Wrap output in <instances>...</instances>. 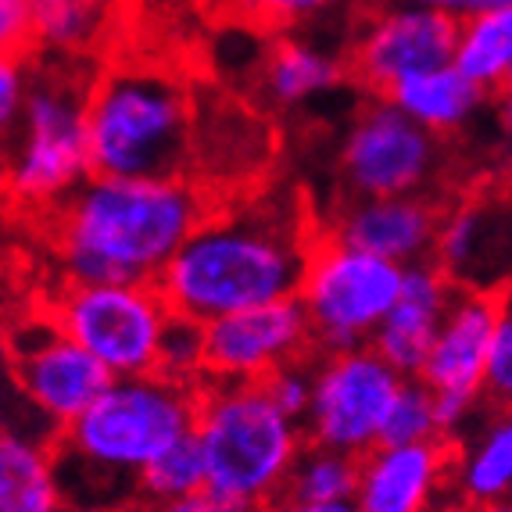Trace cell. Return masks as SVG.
I'll use <instances>...</instances> for the list:
<instances>
[{"mask_svg":"<svg viewBox=\"0 0 512 512\" xmlns=\"http://www.w3.org/2000/svg\"><path fill=\"white\" fill-rule=\"evenodd\" d=\"M319 219L287 187L248 194L212 208L158 276L172 312L197 323L233 316L269 301L298 298Z\"/></svg>","mask_w":512,"mask_h":512,"instance_id":"6da1fadb","label":"cell"},{"mask_svg":"<svg viewBox=\"0 0 512 512\" xmlns=\"http://www.w3.org/2000/svg\"><path fill=\"white\" fill-rule=\"evenodd\" d=\"M212 212L190 176H90L47 215L54 262L72 283H158Z\"/></svg>","mask_w":512,"mask_h":512,"instance_id":"7a4b0ae2","label":"cell"},{"mask_svg":"<svg viewBox=\"0 0 512 512\" xmlns=\"http://www.w3.org/2000/svg\"><path fill=\"white\" fill-rule=\"evenodd\" d=\"M197 409L201 387L162 373L115 376L54 444L65 502L79 512H115L140 498V473L194 434Z\"/></svg>","mask_w":512,"mask_h":512,"instance_id":"3957f363","label":"cell"},{"mask_svg":"<svg viewBox=\"0 0 512 512\" xmlns=\"http://www.w3.org/2000/svg\"><path fill=\"white\" fill-rule=\"evenodd\" d=\"M86 137L97 176H187L194 97L165 69L115 65L90 83Z\"/></svg>","mask_w":512,"mask_h":512,"instance_id":"277c9868","label":"cell"},{"mask_svg":"<svg viewBox=\"0 0 512 512\" xmlns=\"http://www.w3.org/2000/svg\"><path fill=\"white\" fill-rule=\"evenodd\" d=\"M194 437L208 470V491L248 512L287 495L308 434L269 398L262 384H201Z\"/></svg>","mask_w":512,"mask_h":512,"instance_id":"5b68a950","label":"cell"},{"mask_svg":"<svg viewBox=\"0 0 512 512\" xmlns=\"http://www.w3.org/2000/svg\"><path fill=\"white\" fill-rule=\"evenodd\" d=\"M90 83L79 76V61H43L33 54L26 108L15 133L4 137L8 201L22 215L47 219L94 176L86 137Z\"/></svg>","mask_w":512,"mask_h":512,"instance_id":"8992f818","label":"cell"},{"mask_svg":"<svg viewBox=\"0 0 512 512\" xmlns=\"http://www.w3.org/2000/svg\"><path fill=\"white\" fill-rule=\"evenodd\" d=\"M341 197L427 194L448 201V140L412 122L387 97L355 111L337 151Z\"/></svg>","mask_w":512,"mask_h":512,"instance_id":"52a82bcc","label":"cell"},{"mask_svg":"<svg viewBox=\"0 0 512 512\" xmlns=\"http://www.w3.org/2000/svg\"><path fill=\"white\" fill-rule=\"evenodd\" d=\"M405 269L373 251L351 248L319 233L308 258L298 301L312 323L319 351H348L373 344L376 330L391 316L405 287Z\"/></svg>","mask_w":512,"mask_h":512,"instance_id":"ba28073f","label":"cell"},{"mask_svg":"<svg viewBox=\"0 0 512 512\" xmlns=\"http://www.w3.org/2000/svg\"><path fill=\"white\" fill-rule=\"evenodd\" d=\"M51 319L83 344L111 376H144L158 369L172 305L158 283H72L61 280L47 298Z\"/></svg>","mask_w":512,"mask_h":512,"instance_id":"9c48e42d","label":"cell"},{"mask_svg":"<svg viewBox=\"0 0 512 512\" xmlns=\"http://www.w3.org/2000/svg\"><path fill=\"white\" fill-rule=\"evenodd\" d=\"M312 366H316V391L305 416L308 444H323L355 459L380 448L387 416L405 376L373 344L319 351Z\"/></svg>","mask_w":512,"mask_h":512,"instance_id":"30bf717a","label":"cell"},{"mask_svg":"<svg viewBox=\"0 0 512 512\" xmlns=\"http://www.w3.org/2000/svg\"><path fill=\"white\" fill-rule=\"evenodd\" d=\"M455 43L459 22L452 15L402 0H362L344 54L351 83L369 97H387L402 79L452 65Z\"/></svg>","mask_w":512,"mask_h":512,"instance_id":"8fae6325","label":"cell"},{"mask_svg":"<svg viewBox=\"0 0 512 512\" xmlns=\"http://www.w3.org/2000/svg\"><path fill=\"white\" fill-rule=\"evenodd\" d=\"M8 351L11 384H15L22 409L33 412L43 427L54 430L58 437L115 380L104 362H97L83 344H76L54 323L47 308L15 319Z\"/></svg>","mask_w":512,"mask_h":512,"instance_id":"7c38bea8","label":"cell"},{"mask_svg":"<svg viewBox=\"0 0 512 512\" xmlns=\"http://www.w3.org/2000/svg\"><path fill=\"white\" fill-rule=\"evenodd\" d=\"M434 262L459 291H512V187H484L444 201Z\"/></svg>","mask_w":512,"mask_h":512,"instance_id":"4fadbf2b","label":"cell"},{"mask_svg":"<svg viewBox=\"0 0 512 512\" xmlns=\"http://www.w3.org/2000/svg\"><path fill=\"white\" fill-rule=\"evenodd\" d=\"M205 326L212 384H262L276 369L319 355L312 323L298 298L244 308Z\"/></svg>","mask_w":512,"mask_h":512,"instance_id":"5bb4252c","label":"cell"},{"mask_svg":"<svg viewBox=\"0 0 512 512\" xmlns=\"http://www.w3.org/2000/svg\"><path fill=\"white\" fill-rule=\"evenodd\" d=\"M441 212V197L427 194L341 197L330 212L319 215V233L398 265H419L434 262Z\"/></svg>","mask_w":512,"mask_h":512,"instance_id":"9a60e30c","label":"cell"},{"mask_svg":"<svg viewBox=\"0 0 512 512\" xmlns=\"http://www.w3.org/2000/svg\"><path fill=\"white\" fill-rule=\"evenodd\" d=\"M455 502V441L380 444L359 459V512H437Z\"/></svg>","mask_w":512,"mask_h":512,"instance_id":"2e32d148","label":"cell"},{"mask_svg":"<svg viewBox=\"0 0 512 512\" xmlns=\"http://www.w3.org/2000/svg\"><path fill=\"white\" fill-rule=\"evenodd\" d=\"M502 298L498 294L459 291L441 323L430 359L419 380L437 398H466V402H487L484 380L491 348H495Z\"/></svg>","mask_w":512,"mask_h":512,"instance_id":"e0dca14e","label":"cell"},{"mask_svg":"<svg viewBox=\"0 0 512 512\" xmlns=\"http://www.w3.org/2000/svg\"><path fill=\"white\" fill-rule=\"evenodd\" d=\"M455 294H459V287L441 273L437 262L409 265L402 298L391 308L384 326L376 330L373 348L402 376H419L427 366L430 348L441 333V323L452 308Z\"/></svg>","mask_w":512,"mask_h":512,"instance_id":"ac0fdd59","label":"cell"},{"mask_svg":"<svg viewBox=\"0 0 512 512\" xmlns=\"http://www.w3.org/2000/svg\"><path fill=\"white\" fill-rule=\"evenodd\" d=\"M348 83V54L305 33L280 36L262 61V97L276 111H305Z\"/></svg>","mask_w":512,"mask_h":512,"instance_id":"d6986e66","label":"cell"},{"mask_svg":"<svg viewBox=\"0 0 512 512\" xmlns=\"http://www.w3.org/2000/svg\"><path fill=\"white\" fill-rule=\"evenodd\" d=\"M512 498V409H491L455 444V502L487 505Z\"/></svg>","mask_w":512,"mask_h":512,"instance_id":"ffe728a7","label":"cell"},{"mask_svg":"<svg viewBox=\"0 0 512 512\" xmlns=\"http://www.w3.org/2000/svg\"><path fill=\"white\" fill-rule=\"evenodd\" d=\"M387 101L394 108H402L412 122L430 129L434 137L448 140L477 122V115L487 104V94L477 83H470V79L462 76L455 65H441V69L402 79L387 94Z\"/></svg>","mask_w":512,"mask_h":512,"instance_id":"44dd1931","label":"cell"},{"mask_svg":"<svg viewBox=\"0 0 512 512\" xmlns=\"http://www.w3.org/2000/svg\"><path fill=\"white\" fill-rule=\"evenodd\" d=\"M54 441L4 430L0 437V512H65Z\"/></svg>","mask_w":512,"mask_h":512,"instance_id":"7402d4cb","label":"cell"},{"mask_svg":"<svg viewBox=\"0 0 512 512\" xmlns=\"http://www.w3.org/2000/svg\"><path fill=\"white\" fill-rule=\"evenodd\" d=\"M33 4V54L83 61L108 40L119 0H29Z\"/></svg>","mask_w":512,"mask_h":512,"instance_id":"603a6c76","label":"cell"},{"mask_svg":"<svg viewBox=\"0 0 512 512\" xmlns=\"http://www.w3.org/2000/svg\"><path fill=\"white\" fill-rule=\"evenodd\" d=\"M452 65L487 97L505 94L512 86V8L484 11L459 22Z\"/></svg>","mask_w":512,"mask_h":512,"instance_id":"cb8c5ba5","label":"cell"},{"mask_svg":"<svg viewBox=\"0 0 512 512\" xmlns=\"http://www.w3.org/2000/svg\"><path fill=\"white\" fill-rule=\"evenodd\" d=\"M355 487H359V459L355 455L333 452L323 444H305L283 498H298V502H355Z\"/></svg>","mask_w":512,"mask_h":512,"instance_id":"d4e9b609","label":"cell"},{"mask_svg":"<svg viewBox=\"0 0 512 512\" xmlns=\"http://www.w3.org/2000/svg\"><path fill=\"white\" fill-rule=\"evenodd\" d=\"M140 502L147 505H165L176 502V498H187L205 491L208 487V470H205V455H201V444L197 437H183L176 441L165 455L147 466L140 473Z\"/></svg>","mask_w":512,"mask_h":512,"instance_id":"484cf974","label":"cell"},{"mask_svg":"<svg viewBox=\"0 0 512 512\" xmlns=\"http://www.w3.org/2000/svg\"><path fill=\"white\" fill-rule=\"evenodd\" d=\"M154 373H162L187 387L208 384V326L190 316H180V312H172Z\"/></svg>","mask_w":512,"mask_h":512,"instance_id":"4316f807","label":"cell"},{"mask_svg":"<svg viewBox=\"0 0 512 512\" xmlns=\"http://www.w3.org/2000/svg\"><path fill=\"white\" fill-rule=\"evenodd\" d=\"M222 4L251 26L294 33V29L316 26L344 8H359L362 0H222Z\"/></svg>","mask_w":512,"mask_h":512,"instance_id":"83f0119b","label":"cell"},{"mask_svg":"<svg viewBox=\"0 0 512 512\" xmlns=\"http://www.w3.org/2000/svg\"><path fill=\"white\" fill-rule=\"evenodd\" d=\"M434 437H441L437 394L419 376H405L402 391L394 398L391 416H387L384 444H416V441H434Z\"/></svg>","mask_w":512,"mask_h":512,"instance_id":"f1b7e54d","label":"cell"},{"mask_svg":"<svg viewBox=\"0 0 512 512\" xmlns=\"http://www.w3.org/2000/svg\"><path fill=\"white\" fill-rule=\"evenodd\" d=\"M316 359H301V362H291V366L276 369L273 376H265L262 387L269 391L276 405L291 419H298L301 427H305V416L312 409V391H316Z\"/></svg>","mask_w":512,"mask_h":512,"instance_id":"f546056e","label":"cell"},{"mask_svg":"<svg viewBox=\"0 0 512 512\" xmlns=\"http://www.w3.org/2000/svg\"><path fill=\"white\" fill-rule=\"evenodd\" d=\"M484 398L491 409H512V291L502 298L495 348H491V362H487Z\"/></svg>","mask_w":512,"mask_h":512,"instance_id":"4dcf8cb0","label":"cell"},{"mask_svg":"<svg viewBox=\"0 0 512 512\" xmlns=\"http://www.w3.org/2000/svg\"><path fill=\"white\" fill-rule=\"evenodd\" d=\"M0 40H4V54H18V58L33 54V4L29 0H0Z\"/></svg>","mask_w":512,"mask_h":512,"instance_id":"1f68e13d","label":"cell"},{"mask_svg":"<svg viewBox=\"0 0 512 512\" xmlns=\"http://www.w3.org/2000/svg\"><path fill=\"white\" fill-rule=\"evenodd\" d=\"M402 4H419V8L441 11V15H452L455 22H466V18L484 15V11L512 8V0H402Z\"/></svg>","mask_w":512,"mask_h":512,"instance_id":"d6a6232c","label":"cell"},{"mask_svg":"<svg viewBox=\"0 0 512 512\" xmlns=\"http://www.w3.org/2000/svg\"><path fill=\"white\" fill-rule=\"evenodd\" d=\"M151 512H248V509L226 502L222 495H215V491L205 487V491H197V495L176 498V502H165V505H151Z\"/></svg>","mask_w":512,"mask_h":512,"instance_id":"836d02e7","label":"cell"},{"mask_svg":"<svg viewBox=\"0 0 512 512\" xmlns=\"http://www.w3.org/2000/svg\"><path fill=\"white\" fill-rule=\"evenodd\" d=\"M262 512H359L355 502H298V498H280Z\"/></svg>","mask_w":512,"mask_h":512,"instance_id":"e575fe53","label":"cell"},{"mask_svg":"<svg viewBox=\"0 0 512 512\" xmlns=\"http://www.w3.org/2000/svg\"><path fill=\"white\" fill-rule=\"evenodd\" d=\"M498 122H502L505 137L512 140V86L505 90V94H498Z\"/></svg>","mask_w":512,"mask_h":512,"instance_id":"d590c367","label":"cell"},{"mask_svg":"<svg viewBox=\"0 0 512 512\" xmlns=\"http://www.w3.org/2000/svg\"><path fill=\"white\" fill-rule=\"evenodd\" d=\"M473 512H512V498H498V502H487V505H477Z\"/></svg>","mask_w":512,"mask_h":512,"instance_id":"8d00e7d4","label":"cell"},{"mask_svg":"<svg viewBox=\"0 0 512 512\" xmlns=\"http://www.w3.org/2000/svg\"><path fill=\"white\" fill-rule=\"evenodd\" d=\"M437 512H473L470 505H462V502H448L444 509H437Z\"/></svg>","mask_w":512,"mask_h":512,"instance_id":"74e56055","label":"cell"}]
</instances>
